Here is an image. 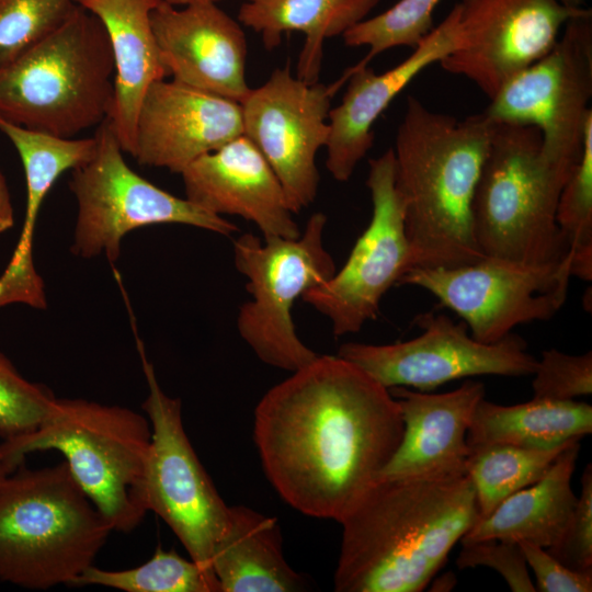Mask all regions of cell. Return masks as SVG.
<instances>
[{
  "label": "cell",
  "instance_id": "18",
  "mask_svg": "<svg viewBox=\"0 0 592 592\" xmlns=\"http://www.w3.org/2000/svg\"><path fill=\"white\" fill-rule=\"evenodd\" d=\"M241 135L239 102L161 79L143 98L132 157L141 166L181 173Z\"/></svg>",
  "mask_w": 592,
  "mask_h": 592
},
{
  "label": "cell",
  "instance_id": "32",
  "mask_svg": "<svg viewBox=\"0 0 592 592\" xmlns=\"http://www.w3.org/2000/svg\"><path fill=\"white\" fill-rule=\"evenodd\" d=\"M556 220L571 259H592V117L585 126L581 157L561 189Z\"/></svg>",
  "mask_w": 592,
  "mask_h": 592
},
{
  "label": "cell",
  "instance_id": "13",
  "mask_svg": "<svg viewBox=\"0 0 592 592\" xmlns=\"http://www.w3.org/2000/svg\"><path fill=\"white\" fill-rule=\"evenodd\" d=\"M366 185L373 205L368 226L344 265L301 297L329 319L335 337L356 333L375 319L384 295L412 266L392 148L369 160Z\"/></svg>",
  "mask_w": 592,
  "mask_h": 592
},
{
  "label": "cell",
  "instance_id": "37",
  "mask_svg": "<svg viewBox=\"0 0 592 592\" xmlns=\"http://www.w3.org/2000/svg\"><path fill=\"white\" fill-rule=\"evenodd\" d=\"M536 578V591L540 592H591L592 572L577 571L556 559L546 548L519 543Z\"/></svg>",
  "mask_w": 592,
  "mask_h": 592
},
{
  "label": "cell",
  "instance_id": "3",
  "mask_svg": "<svg viewBox=\"0 0 592 592\" xmlns=\"http://www.w3.org/2000/svg\"><path fill=\"white\" fill-rule=\"evenodd\" d=\"M493 128L483 112L458 119L408 96L392 150L412 266L456 267L485 258L473 203Z\"/></svg>",
  "mask_w": 592,
  "mask_h": 592
},
{
  "label": "cell",
  "instance_id": "8",
  "mask_svg": "<svg viewBox=\"0 0 592 592\" xmlns=\"http://www.w3.org/2000/svg\"><path fill=\"white\" fill-rule=\"evenodd\" d=\"M326 224L327 216L315 213L297 237L261 239L243 234L234 241L235 265L246 276L251 295L239 309L237 328L270 366L295 372L318 356L297 335L292 308L337 271L323 242Z\"/></svg>",
  "mask_w": 592,
  "mask_h": 592
},
{
  "label": "cell",
  "instance_id": "33",
  "mask_svg": "<svg viewBox=\"0 0 592 592\" xmlns=\"http://www.w3.org/2000/svg\"><path fill=\"white\" fill-rule=\"evenodd\" d=\"M56 397L44 385L24 378L0 352V437L12 441L34 432Z\"/></svg>",
  "mask_w": 592,
  "mask_h": 592
},
{
  "label": "cell",
  "instance_id": "34",
  "mask_svg": "<svg viewBox=\"0 0 592 592\" xmlns=\"http://www.w3.org/2000/svg\"><path fill=\"white\" fill-rule=\"evenodd\" d=\"M533 375V398L572 400L591 395L592 352L569 355L556 349L543 351Z\"/></svg>",
  "mask_w": 592,
  "mask_h": 592
},
{
  "label": "cell",
  "instance_id": "7",
  "mask_svg": "<svg viewBox=\"0 0 592 592\" xmlns=\"http://www.w3.org/2000/svg\"><path fill=\"white\" fill-rule=\"evenodd\" d=\"M150 440L148 418L129 408L56 398L34 432L3 442L23 456L58 451L112 531L130 532L147 513L138 491Z\"/></svg>",
  "mask_w": 592,
  "mask_h": 592
},
{
  "label": "cell",
  "instance_id": "20",
  "mask_svg": "<svg viewBox=\"0 0 592 592\" xmlns=\"http://www.w3.org/2000/svg\"><path fill=\"white\" fill-rule=\"evenodd\" d=\"M180 174L186 198L213 214L250 220L262 237L294 238L301 231L280 180L244 135L197 158Z\"/></svg>",
  "mask_w": 592,
  "mask_h": 592
},
{
  "label": "cell",
  "instance_id": "39",
  "mask_svg": "<svg viewBox=\"0 0 592 592\" xmlns=\"http://www.w3.org/2000/svg\"><path fill=\"white\" fill-rule=\"evenodd\" d=\"M25 456L11 449L5 442L0 443V487L4 480L22 464Z\"/></svg>",
  "mask_w": 592,
  "mask_h": 592
},
{
  "label": "cell",
  "instance_id": "25",
  "mask_svg": "<svg viewBox=\"0 0 592 592\" xmlns=\"http://www.w3.org/2000/svg\"><path fill=\"white\" fill-rule=\"evenodd\" d=\"M212 569L221 592H296L309 581L285 560L277 520L244 505L229 510V524L214 548Z\"/></svg>",
  "mask_w": 592,
  "mask_h": 592
},
{
  "label": "cell",
  "instance_id": "14",
  "mask_svg": "<svg viewBox=\"0 0 592 592\" xmlns=\"http://www.w3.org/2000/svg\"><path fill=\"white\" fill-rule=\"evenodd\" d=\"M422 333L391 344H342L339 356L352 362L386 388L433 389L446 382L479 376L533 375L537 360L526 342L508 334L483 343L468 333L467 325L443 314L425 312L413 321Z\"/></svg>",
  "mask_w": 592,
  "mask_h": 592
},
{
  "label": "cell",
  "instance_id": "16",
  "mask_svg": "<svg viewBox=\"0 0 592 592\" xmlns=\"http://www.w3.org/2000/svg\"><path fill=\"white\" fill-rule=\"evenodd\" d=\"M457 5L460 43L440 66L474 82L489 100L550 50L568 20L590 10L559 0H460Z\"/></svg>",
  "mask_w": 592,
  "mask_h": 592
},
{
  "label": "cell",
  "instance_id": "35",
  "mask_svg": "<svg viewBox=\"0 0 592 592\" xmlns=\"http://www.w3.org/2000/svg\"><path fill=\"white\" fill-rule=\"evenodd\" d=\"M462 545L463 548L456 559L459 570L486 566L498 571L511 591H536L519 543L486 539Z\"/></svg>",
  "mask_w": 592,
  "mask_h": 592
},
{
  "label": "cell",
  "instance_id": "30",
  "mask_svg": "<svg viewBox=\"0 0 592 592\" xmlns=\"http://www.w3.org/2000/svg\"><path fill=\"white\" fill-rule=\"evenodd\" d=\"M441 0H399L386 11L365 19L343 35L349 47L367 46V54L354 66H368L372 59L394 47L412 49L434 29L433 12Z\"/></svg>",
  "mask_w": 592,
  "mask_h": 592
},
{
  "label": "cell",
  "instance_id": "22",
  "mask_svg": "<svg viewBox=\"0 0 592 592\" xmlns=\"http://www.w3.org/2000/svg\"><path fill=\"white\" fill-rule=\"evenodd\" d=\"M162 0H76L102 24L114 60V96L107 117L125 153L133 155L143 98L166 79L153 35L151 13Z\"/></svg>",
  "mask_w": 592,
  "mask_h": 592
},
{
  "label": "cell",
  "instance_id": "41",
  "mask_svg": "<svg viewBox=\"0 0 592 592\" xmlns=\"http://www.w3.org/2000/svg\"><path fill=\"white\" fill-rule=\"evenodd\" d=\"M559 1L562 4L570 8H574V9L584 8V4L587 2V0H559Z\"/></svg>",
  "mask_w": 592,
  "mask_h": 592
},
{
  "label": "cell",
  "instance_id": "31",
  "mask_svg": "<svg viewBox=\"0 0 592 592\" xmlns=\"http://www.w3.org/2000/svg\"><path fill=\"white\" fill-rule=\"evenodd\" d=\"M76 0H0V69L54 32Z\"/></svg>",
  "mask_w": 592,
  "mask_h": 592
},
{
  "label": "cell",
  "instance_id": "21",
  "mask_svg": "<svg viewBox=\"0 0 592 592\" xmlns=\"http://www.w3.org/2000/svg\"><path fill=\"white\" fill-rule=\"evenodd\" d=\"M389 391L398 401L405 430L397 452L377 478L465 474L470 453L467 432L478 402L485 398L483 384L468 379L443 394L400 386Z\"/></svg>",
  "mask_w": 592,
  "mask_h": 592
},
{
  "label": "cell",
  "instance_id": "24",
  "mask_svg": "<svg viewBox=\"0 0 592 592\" xmlns=\"http://www.w3.org/2000/svg\"><path fill=\"white\" fill-rule=\"evenodd\" d=\"M580 452V439L571 441L547 473L535 483L503 500L479 519L460 538L462 544L486 539L555 546L572 517L577 497L571 478Z\"/></svg>",
  "mask_w": 592,
  "mask_h": 592
},
{
  "label": "cell",
  "instance_id": "36",
  "mask_svg": "<svg viewBox=\"0 0 592 592\" xmlns=\"http://www.w3.org/2000/svg\"><path fill=\"white\" fill-rule=\"evenodd\" d=\"M570 569L592 572V466L588 464L581 477V493L572 517L561 539L547 548Z\"/></svg>",
  "mask_w": 592,
  "mask_h": 592
},
{
  "label": "cell",
  "instance_id": "2",
  "mask_svg": "<svg viewBox=\"0 0 592 592\" xmlns=\"http://www.w3.org/2000/svg\"><path fill=\"white\" fill-rule=\"evenodd\" d=\"M479 519L466 473L377 478L339 522L334 591H423Z\"/></svg>",
  "mask_w": 592,
  "mask_h": 592
},
{
  "label": "cell",
  "instance_id": "5",
  "mask_svg": "<svg viewBox=\"0 0 592 592\" xmlns=\"http://www.w3.org/2000/svg\"><path fill=\"white\" fill-rule=\"evenodd\" d=\"M114 60L100 21L77 5L54 32L0 69V117L61 137L107 119Z\"/></svg>",
  "mask_w": 592,
  "mask_h": 592
},
{
  "label": "cell",
  "instance_id": "26",
  "mask_svg": "<svg viewBox=\"0 0 592 592\" xmlns=\"http://www.w3.org/2000/svg\"><path fill=\"white\" fill-rule=\"evenodd\" d=\"M380 0H244L238 11L240 24L258 33L265 49L273 50L282 36L300 32L305 43L296 76L307 83L319 81L327 38L343 35L365 20Z\"/></svg>",
  "mask_w": 592,
  "mask_h": 592
},
{
  "label": "cell",
  "instance_id": "9",
  "mask_svg": "<svg viewBox=\"0 0 592 592\" xmlns=\"http://www.w3.org/2000/svg\"><path fill=\"white\" fill-rule=\"evenodd\" d=\"M93 156L71 170L69 189L78 205L71 252L81 258L104 255L115 263L129 231L158 224H181L223 236L237 226L190 200L178 197L139 175L126 162L107 119L94 133Z\"/></svg>",
  "mask_w": 592,
  "mask_h": 592
},
{
  "label": "cell",
  "instance_id": "1",
  "mask_svg": "<svg viewBox=\"0 0 592 592\" xmlns=\"http://www.w3.org/2000/svg\"><path fill=\"white\" fill-rule=\"evenodd\" d=\"M405 423L389 389L339 355H318L254 409L263 471L296 511L340 522L397 452Z\"/></svg>",
  "mask_w": 592,
  "mask_h": 592
},
{
  "label": "cell",
  "instance_id": "10",
  "mask_svg": "<svg viewBox=\"0 0 592 592\" xmlns=\"http://www.w3.org/2000/svg\"><path fill=\"white\" fill-rule=\"evenodd\" d=\"M591 96L590 9L568 20L550 50L508 80L483 114L538 128L545 163L567 181L582 153Z\"/></svg>",
  "mask_w": 592,
  "mask_h": 592
},
{
  "label": "cell",
  "instance_id": "28",
  "mask_svg": "<svg viewBox=\"0 0 592 592\" xmlns=\"http://www.w3.org/2000/svg\"><path fill=\"white\" fill-rule=\"evenodd\" d=\"M571 441L555 448L501 443L470 447L466 474L475 489L480 519L514 492L538 481Z\"/></svg>",
  "mask_w": 592,
  "mask_h": 592
},
{
  "label": "cell",
  "instance_id": "40",
  "mask_svg": "<svg viewBox=\"0 0 592 592\" xmlns=\"http://www.w3.org/2000/svg\"><path fill=\"white\" fill-rule=\"evenodd\" d=\"M166 3H169L174 7H185L197 3H218L223 0H162Z\"/></svg>",
  "mask_w": 592,
  "mask_h": 592
},
{
  "label": "cell",
  "instance_id": "38",
  "mask_svg": "<svg viewBox=\"0 0 592 592\" xmlns=\"http://www.w3.org/2000/svg\"><path fill=\"white\" fill-rule=\"evenodd\" d=\"M14 225V212L3 173L0 170V232Z\"/></svg>",
  "mask_w": 592,
  "mask_h": 592
},
{
  "label": "cell",
  "instance_id": "29",
  "mask_svg": "<svg viewBox=\"0 0 592 592\" xmlns=\"http://www.w3.org/2000/svg\"><path fill=\"white\" fill-rule=\"evenodd\" d=\"M99 585L125 592H221L213 571L175 550L157 548L145 563L124 570L87 568L71 587Z\"/></svg>",
  "mask_w": 592,
  "mask_h": 592
},
{
  "label": "cell",
  "instance_id": "17",
  "mask_svg": "<svg viewBox=\"0 0 592 592\" xmlns=\"http://www.w3.org/2000/svg\"><path fill=\"white\" fill-rule=\"evenodd\" d=\"M460 43L459 11L454 4L400 64L376 73L366 66L346 69L329 84L333 95L348 82L339 105L330 109L326 167L332 178L346 182L374 143L373 126L395 98L424 69L451 54Z\"/></svg>",
  "mask_w": 592,
  "mask_h": 592
},
{
  "label": "cell",
  "instance_id": "15",
  "mask_svg": "<svg viewBox=\"0 0 592 592\" xmlns=\"http://www.w3.org/2000/svg\"><path fill=\"white\" fill-rule=\"evenodd\" d=\"M332 96L329 86L303 81L287 64L240 102L243 135L273 169L294 214L317 196L316 156L328 141Z\"/></svg>",
  "mask_w": 592,
  "mask_h": 592
},
{
  "label": "cell",
  "instance_id": "23",
  "mask_svg": "<svg viewBox=\"0 0 592 592\" xmlns=\"http://www.w3.org/2000/svg\"><path fill=\"white\" fill-rule=\"evenodd\" d=\"M0 132L16 149L25 174L24 224L12 258L0 275L1 287L16 296L37 293L43 280L33 259V237L43 202L58 178L94 153L96 138L61 137L27 128L0 117Z\"/></svg>",
  "mask_w": 592,
  "mask_h": 592
},
{
  "label": "cell",
  "instance_id": "6",
  "mask_svg": "<svg viewBox=\"0 0 592 592\" xmlns=\"http://www.w3.org/2000/svg\"><path fill=\"white\" fill-rule=\"evenodd\" d=\"M540 146L535 126L494 123L473 203L474 234L485 257L547 264L571 252L556 220L566 180L545 163Z\"/></svg>",
  "mask_w": 592,
  "mask_h": 592
},
{
  "label": "cell",
  "instance_id": "12",
  "mask_svg": "<svg viewBox=\"0 0 592 592\" xmlns=\"http://www.w3.org/2000/svg\"><path fill=\"white\" fill-rule=\"evenodd\" d=\"M571 276L570 252L547 264L485 257L456 267L412 266L397 285L428 291L463 318L474 339L496 343L519 325L555 316L565 304Z\"/></svg>",
  "mask_w": 592,
  "mask_h": 592
},
{
  "label": "cell",
  "instance_id": "27",
  "mask_svg": "<svg viewBox=\"0 0 592 592\" xmlns=\"http://www.w3.org/2000/svg\"><path fill=\"white\" fill-rule=\"evenodd\" d=\"M592 432V407L576 400L533 398L513 406L482 398L467 432L469 447L512 444L555 448Z\"/></svg>",
  "mask_w": 592,
  "mask_h": 592
},
{
  "label": "cell",
  "instance_id": "19",
  "mask_svg": "<svg viewBox=\"0 0 592 592\" xmlns=\"http://www.w3.org/2000/svg\"><path fill=\"white\" fill-rule=\"evenodd\" d=\"M151 24L163 67L172 80L241 102L248 45L238 20L217 3L174 7L161 1Z\"/></svg>",
  "mask_w": 592,
  "mask_h": 592
},
{
  "label": "cell",
  "instance_id": "4",
  "mask_svg": "<svg viewBox=\"0 0 592 592\" xmlns=\"http://www.w3.org/2000/svg\"><path fill=\"white\" fill-rule=\"evenodd\" d=\"M111 532L65 460L38 469L22 464L0 487V581L71 587Z\"/></svg>",
  "mask_w": 592,
  "mask_h": 592
},
{
  "label": "cell",
  "instance_id": "11",
  "mask_svg": "<svg viewBox=\"0 0 592 592\" xmlns=\"http://www.w3.org/2000/svg\"><path fill=\"white\" fill-rule=\"evenodd\" d=\"M136 342L149 390L141 407L151 426L139 502L146 512H155L167 523L191 559L213 571L214 548L228 527L230 506L217 492L185 433L181 400L162 390L144 344L139 338Z\"/></svg>",
  "mask_w": 592,
  "mask_h": 592
}]
</instances>
